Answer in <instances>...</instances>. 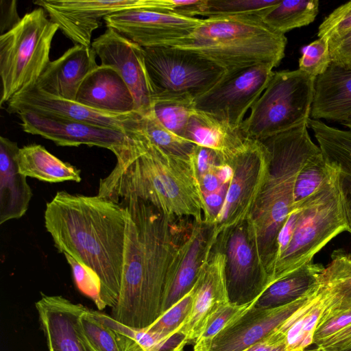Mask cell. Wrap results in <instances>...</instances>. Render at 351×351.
Listing matches in <instances>:
<instances>
[{
    "label": "cell",
    "mask_w": 351,
    "mask_h": 351,
    "mask_svg": "<svg viewBox=\"0 0 351 351\" xmlns=\"http://www.w3.org/2000/svg\"><path fill=\"white\" fill-rule=\"evenodd\" d=\"M216 173L222 184H229L234 175V169L229 162L221 161L216 167Z\"/></svg>",
    "instance_id": "obj_53"
},
{
    "label": "cell",
    "mask_w": 351,
    "mask_h": 351,
    "mask_svg": "<svg viewBox=\"0 0 351 351\" xmlns=\"http://www.w3.org/2000/svg\"><path fill=\"white\" fill-rule=\"evenodd\" d=\"M345 351H351V349H349V350H345Z\"/></svg>",
    "instance_id": "obj_57"
},
{
    "label": "cell",
    "mask_w": 351,
    "mask_h": 351,
    "mask_svg": "<svg viewBox=\"0 0 351 351\" xmlns=\"http://www.w3.org/2000/svg\"><path fill=\"white\" fill-rule=\"evenodd\" d=\"M336 172L326 162L321 151L307 158L295 179L293 208L319 191L334 177Z\"/></svg>",
    "instance_id": "obj_33"
},
{
    "label": "cell",
    "mask_w": 351,
    "mask_h": 351,
    "mask_svg": "<svg viewBox=\"0 0 351 351\" xmlns=\"http://www.w3.org/2000/svg\"><path fill=\"white\" fill-rule=\"evenodd\" d=\"M228 185L223 184L213 192L203 194L207 212L205 224L213 226L223 206Z\"/></svg>",
    "instance_id": "obj_47"
},
{
    "label": "cell",
    "mask_w": 351,
    "mask_h": 351,
    "mask_svg": "<svg viewBox=\"0 0 351 351\" xmlns=\"http://www.w3.org/2000/svg\"><path fill=\"white\" fill-rule=\"evenodd\" d=\"M90 313L116 334L123 351H183L186 344L190 342L181 330L163 336L147 328L125 326L99 310L90 309Z\"/></svg>",
    "instance_id": "obj_27"
},
{
    "label": "cell",
    "mask_w": 351,
    "mask_h": 351,
    "mask_svg": "<svg viewBox=\"0 0 351 351\" xmlns=\"http://www.w3.org/2000/svg\"><path fill=\"white\" fill-rule=\"evenodd\" d=\"M301 211V204L295 206L293 209L291 211L289 215H288L286 221H285L284 224L282 225L278 237H277V241H276V252L275 258L274 260V262L269 270V272L267 274V277L271 272L274 264L277 261V260L280 258L281 254L283 253V252L285 250L287 247L288 246L294 229L295 226L297 222V220L299 217L300 213Z\"/></svg>",
    "instance_id": "obj_44"
},
{
    "label": "cell",
    "mask_w": 351,
    "mask_h": 351,
    "mask_svg": "<svg viewBox=\"0 0 351 351\" xmlns=\"http://www.w3.org/2000/svg\"><path fill=\"white\" fill-rule=\"evenodd\" d=\"M351 30V1L334 10L320 24L317 36L334 42Z\"/></svg>",
    "instance_id": "obj_42"
},
{
    "label": "cell",
    "mask_w": 351,
    "mask_h": 351,
    "mask_svg": "<svg viewBox=\"0 0 351 351\" xmlns=\"http://www.w3.org/2000/svg\"><path fill=\"white\" fill-rule=\"evenodd\" d=\"M331 61L351 64V30L341 38L329 43Z\"/></svg>",
    "instance_id": "obj_48"
},
{
    "label": "cell",
    "mask_w": 351,
    "mask_h": 351,
    "mask_svg": "<svg viewBox=\"0 0 351 351\" xmlns=\"http://www.w3.org/2000/svg\"><path fill=\"white\" fill-rule=\"evenodd\" d=\"M77 331H78L80 338L84 341V344L88 348L89 351H98L95 348H93V346L88 341V340L84 337V336L82 335V333L80 331V330L77 327Z\"/></svg>",
    "instance_id": "obj_54"
},
{
    "label": "cell",
    "mask_w": 351,
    "mask_h": 351,
    "mask_svg": "<svg viewBox=\"0 0 351 351\" xmlns=\"http://www.w3.org/2000/svg\"><path fill=\"white\" fill-rule=\"evenodd\" d=\"M234 175L228 185L220 212L212 227L211 236L218 237L246 222L270 171V156L260 141L248 138L226 161Z\"/></svg>",
    "instance_id": "obj_10"
},
{
    "label": "cell",
    "mask_w": 351,
    "mask_h": 351,
    "mask_svg": "<svg viewBox=\"0 0 351 351\" xmlns=\"http://www.w3.org/2000/svg\"><path fill=\"white\" fill-rule=\"evenodd\" d=\"M315 287L279 307L259 308L252 305L217 335L209 351H243L265 339L309 298Z\"/></svg>",
    "instance_id": "obj_17"
},
{
    "label": "cell",
    "mask_w": 351,
    "mask_h": 351,
    "mask_svg": "<svg viewBox=\"0 0 351 351\" xmlns=\"http://www.w3.org/2000/svg\"><path fill=\"white\" fill-rule=\"evenodd\" d=\"M308 127L314 132L328 165L336 171L351 176V130L333 128L311 118Z\"/></svg>",
    "instance_id": "obj_31"
},
{
    "label": "cell",
    "mask_w": 351,
    "mask_h": 351,
    "mask_svg": "<svg viewBox=\"0 0 351 351\" xmlns=\"http://www.w3.org/2000/svg\"><path fill=\"white\" fill-rule=\"evenodd\" d=\"M351 116V64L330 62L317 76L311 110V119L342 123Z\"/></svg>",
    "instance_id": "obj_23"
},
{
    "label": "cell",
    "mask_w": 351,
    "mask_h": 351,
    "mask_svg": "<svg viewBox=\"0 0 351 351\" xmlns=\"http://www.w3.org/2000/svg\"><path fill=\"white\" fill-rule=\"evenodd\" d=\"M337 186L347 231L351 233V176L337 172Z\"/></svg>",
    "instance_id": "obj_45"
},
{
    "label": "cell",
    "mask_w": 351,
    "mask_h": 351,
    "mask_svg": "<svg viewBox=\"0 0 351 351\" xmlns=\"http://www.w3.org/2000/svg\"><path fill=\"white\" fill-rule=\"evenodd\" d=\"M75 101L107 113L125 114L136 112L134 97L118 71L102 64L86 76Z\"/></svg>",
    "instance_id": "obj_22"
},
{
    "label": "cell",
    "mask_w": 351,
    "mask_h": 351,
    "mask_svg": "<svg viewBox=\"0 0 351 351\" xmlns=\"http://www.w3.org/2000/svg\"><path fill=\"white\" fill-rule=\"evenodd\" d=\"M317 290L323 303L319 324L336 314L351 311V252H332L330 263L319 275Z\"/></svg>",
    "instance_id": "obj_25"
},
{
    "label": "cell",
    "mask_w": 351,
    "mask_h": 351,
    "mask_svg": "<svg viewBox=\"0 0 351 351\" xmlns=\"http://www.w3.org/2000/svg\"><path fill=\"white\" fill-rule=\"evenodd\" d=\"M129 135L128 144L115 154V167L100 180L98 195L117 204L138 198L170 220L187 217L204 223L207 212L193 154L186 158L167 153L149 142L139 128Z\"/></svg>",
    "instance_id": "obj_2"
},
{
    "label": "cell",
    "mask_w": 351,
    "mask_h": 351,
    "mask_svg": "<svg viewBox=\"0 0 351 351\" xmlns=\"http://www.w3.org/2000/svg\"><path fill=\"white\" fill-rule=\"evenodd\" d=\"M203 224L195 223L187 239L177 247L169 274L162 314L193 289L203 261L210 256L216 243L210 234L206 239Z\"/></svg>",
    "instance_id": "obj_20"
},
{
    "label": "cell",
    "mask_w": 351,
    "mask_h": 351,
    "mask_svg": "<svg viewBox=\"0 0 351 351\" xmlns=\"http://www.w3.org/2000/svg\"><path fill=\"white\" fill-rule=\"evenodd\" d=\"M72 269V274L79 291L89 298L99 311L106 308L101 298V285L97 275L69 254H64Z\"/></svg>",
    "instance_id": "obj_40"
},
{
    "label": "cell",
    "mask_w": 351,
    "mask_h": 351,
    "mask_svg": "<svg viewBox=\"0 0 351 351\" xmlns=\"http://www.w3.org/2000/svg\"><path fill=\"white\" fill-rule=\"evenodd\" d=\"M226 254L217 252L207 256L195 284L193 306L187 323L180 329L189 341H195L210 317L229 302L226 282Z\"/></svg>",
    "instance_id": "obj_18"
},
{
    "label": "cell",
    "mask_w": 351,
    "mask_h": 351,
    "mask_svg": "<svg viewBox=\"0 0 351 351\" xmlns=\"http://www.w3.org/2000/svg\"><path fill=\"white\" fill-rule=\"evenodd\" d=\"M337 171L324 186L301 204L291 239L269 273L266 288L313 261L332 239L347 231L337 186Z\"/></svg>",
    "instance_id": "obj_7"
},
{
    "label": "cell",
    "mask_w": 351,
    "mask_h": 351,
    "mask_svg": "<svg viewBox=\"0 0 351 351\" xmlns=\"http://www.w3.org/2000/svg\"><path fill=\"white\" fill-rule=\"evenodd\" d=\"M139 128L149 142L163 151L182 157L193 156L197 145L169 131L155 118L151 110L141 115Z\"/></svg>",
    "instance_id": "obj_34"
},
{
    "label": "cell",
    "mask_w": 351,
    "mask_h": 351,
    "mask_svg": "<svg viewBox=\"0 0 351 351\" xmlns=\"http://www.w3.org/2000/svg\"><path fill=\"white\" fill-rule=\"evenodd\" d=\"M40 7L26 13L0 36V105L34 88L50 62L53 38L59 29Z\"/></svg>",
    "instance_id": "obj_6"
},
{
    "label": "cell",
    "mask_w": 351,
    "mask_h": 351,
    "mask_svg": "<svg viewBox=\"0 0 351 351\" xmlns=\"http://www.w3.org/2000/svg\"><path fill=\"white\" fill-rule=\"evenodd\" d=\"M319 12V1H280L263 17L274 31L285 34L295 28L308 25Z\"/></svg>",
    "instance_id": "obj_32"
},
{
    "label": "cell",
    "mask_w": 351,
    "mask_h": 351,
    "mask_svg": "<svg viewBox=\"0 0 351 351\" xmlns=\"http://www.w3.org/2000/svg\"><path fill=\"white\" fill-rule=\"evenodd\" d=\"M322 312L317 284L309 298L276 330L285 335L286 351H304L313 344Z\"/></svg>",
    "instance_id": "obj_30"
},
{
    "label": "cell",
    "mask_w": 351,
    "mask_h": 351,
    "mask_svg": "<svg viewBox=\"0 0 351 351\" xmlns=\"http://www.w3.org/2000/svg\"><path fill=\"white\" fill-rule=\"evenodd\" d=\"M151 112L165 128L183 137L189 120L195 110L194 101L155 99Z\"/></svg>",
    "instance_id": "obj_36"
},
{
    "label": "cell",
    "mask_w": 351,
    "mask_h": 351,
    "mask_svg": "<svg viewBox=\"0 0 351 351\" xmlns=\"http://www.w3.org/2000/svg\"><path fill=\"white\" fill-rule=\"evenodd\" d=\"M287 42L261 16L242 15L203 19L191 34L170 47L197 52L231 72L258 64L278 66Z\"/></svg>",
    "instance_id": "obj_5"
},
{
    "label": "cell",
    "mask_w": 351,
    "mask_h": 351,
    "mask_svg": "<svg viewBox=\"0 0 351 351\" xmlns=\"http://www.w3.org/2000/svg\"><path fill=\"white\" fill-rule=\"evenodd\" d=\"M274 66L264 64L226 74L194 100L195 110L206 113L231 130H238L247 111L267 88Z\"/></svg>",
    "instance_id": "obj_11"
},
{
    "label": "cell",
    "mask_w": 351,
    "mask_h": 351,
    "mask_svg": "<svg viewBox=\"0 0 351 351\" xmlns=\"http://www.w3.org/2000/svg\"><path fill=\"white\" fill-rule=\"evenodd\" d=\"M183 137L218 152L222 161L233 156L249 138L240 128L231 130L213 117L197 110L190 117Z\"/></svg>",
    "instance_id": "obj_26"
},
{
    "label": "cell",
    "mask_w": 351,
    "mask_h": 351,
    "mask_svg": "<svg viewBox=\"0 0 351 351\" xmlns=\"http://www.w3.org/2000/svg\"><path fill=\"white\" fill-rule=\"evenodd\" d=\"M351 323V311L336 314L317 326L313 344L318 347Z\"/></svg>",
    "instance_id": "obj_43"
},
{
    "label": "cell",
    "mask_w": 351,
    "mask_h": 351,
    "mask_svg": "<svg viewBox=\"0 0 351 351\" xmlns=\"http://www.w3.org/2000/svg\"><path fill=\"white\" fill-rule=\"evenodd\" d=\"M308 128L306 123L260 141L269 151L270 171L245 223L265 285L275 258L278 233L293 209L296 175L307 158L321 151L312 141Z\"/></svg>",
    "instance_id": "obj_4"
},
{
    "label": "cell",
    "mask_w": 351,
    "mask_h": 351,
    "mask_svg": "<svg viewBox=\"0 0 351 351\" xmlns=\"http://www.w3.org/2000/svg\"><path fill=\"white\" fill-rule=\"evenodd\" d=\"M304 351H325L323 348H319V347H316L314 349H312V350H306Z\"/></svg>",
    "instance_id": "obj_56"
},
{
    "label": "cell",
    "mask_w": 351,
    "mask_h": 351,
    "mask_svg": "<svg viewBox=\"0 0 351 351\" xmlns=\"http://www.w3.org/2000/svg\"><path fill=\"white\" fill-rule=\"evenodd\" d=\"M0 8V33L2 35L15 27L21 18L18 13L16 1L1 0Z\"/></svg>",
    "instance_id": "obj_49"
},
{
    "label": "cell",
    "mask_w": 351,
    "mask_h": 351,
    "mask_svg": "<svg viewBox=\"0 0 351 351\" xmlns=\"http://www.w3.org/2000/svg\"><path fill=\"white\" fill-rule=\"evenodd\" d=\"M324 268L313 261L303 265L266 288L252 306L273 308L300 298L316 287Z\"/></svg>",
    "instance_id": "obj_28"
},
{
    "label": "cell",
    "mask_w": 351,
    "mask_h": 351,
    "mask_svg": "<svg viewBox=\"0 0 351 351\" xmlns=\"http://www.w3.org/2000/svg\"><path fill=\"white\" fill-rule=\"evenodd\" d=\"M127 216L123 206L98 195L61 191L46 204L45 226L54 245L97 275L106 308L119 295Z\"/></svg>",
    "instance_id": "obj_1"
},
{
    "label": "cell",
    "mask_w": 351,
    "mask_h": 351,
    "mask_svg": "<svg viewBox=\"0 0 351 351\" xmlns=\"http://www.w3.org/2000/svg\"><path fill=\"white\" fill-rule=\"evenodd\" d=\"M35 306L49 351H89L77 328V318L86 306L62 295L44 293Z\"/></svg>",
    "instance_id": "obj_19"
},
{
    "label": "cell",
    "mask_w": 351,
    "mask_h": 351,
    "mask_svg": "<svg viewBox=\"0 0 351 351\" xmlns=\"http://www.w3.org/2000/svg\"><path fill=\"white\" fill-rule=\"evenodd\" d=\"M243 351H286L285 335L276 330L265 339L250 346Z\"/></svg>",
    "instance_id": "obj_51"
},
{
    "label": "cell",
    "mask_w": 351,
    "mask_h": 351,
    "mask_svg": "<svg viewBox=\"0 0 351 351\" xmlns=\"http://www.w3.org/2000/svg\"><path fill=\"white\" fill-rule=\"evenodd\" d=\"M77 327L88 341L98 351H123L116 334L85 307L77 319Z\"/></svg>",
    "instance_id": "obj_37"
},
{
    "label": "cell",
    "mask_w": 351,
    "mask_h": 351,
    "mask_svg": "<svg viewBox=\"0 0 351 351\" xmlns=\"http://www.w3.org/2000/svg\"><path fill=\"white\" fill-rule=\"evenodd\" d=\"M315 77L298 69L274 72L240 130L261 141L308 123Z\"/></svg>",
    "instance_id": "obj_8"
},
{
    "label": "cell",
    "mask_w": 351,
    "mask_h": 351,
    "mask_svg": "<svg viewBox=\"0 0 351 351\" xmlns=\"http://www.w3.org/2000/svg\"><path fill=\"white\" fill-rule=\"evenodd\" d=\"M281 0H204L199 15L207 18L257 15L263 17Z\"/></svg>",
    "instance_id": "obj_35"
},
{
    "label": "cell",
    "mask_w": 351,
    "mask_h": 351,
    "mask_svg": "<svg viewBox=\"0 0 351 351\" xmlns=\"http://www.w3.org/2000/svg\"><path fill=\"white\" fill-rule=\"evenodd\" d=\"M143 49L153 101H194L226 73L217 63L193 51L170 46Z\"/></svg>",
    "instance_id": "obj_9"
},
{
    "label": "cell",
    "mask_w": 351,
    "mask_h": 351,
    "mask_svg": "<svg viewBox=\"0 0 351 351\" xmlns=\"http://www.w3.org/2000/svg\"><path fill=\"white\" fill-rule=\"evenodd\" d=\"M194 294L195 285L187 294L145 328L163 336H169L180 330L187 323L191 316L193 306Z\"/></svg>",
    "instance_id": "obj_38"
},
{
    "label": "cell",
    "mask_w": 351,
    "mask_h": 351,
    "mask_svg": "<svg viewBox=\"0 0 351 351\" xmlns=\"http://www.w3.org/2000/svg\"><path fill=\"white\" fill-rule=\"evenodd\" d=\"M24 132L49 139L58 146L82 145L110 150L114 155L129 143L124 132L32 112L17 114Z\"/></svg>",
    "instance_id": "obj_16"
},
{
    "label": "cell",
    "mask_w": 351,
    "mask_h": 351,
    "mask_svg": "<svg viewBox=\"0 0 351 351\" xmlns=\"http://www.w3.org/2000/svg\"><path fill=\"white\" fill-rule=\"evenodd\" d=\"M193 159L198 176L214 169L221 162V156L218 152L198 145L194 151Z\"/></svg>",
    "instance_id": "obj_46"
},
{
    "label": "cell",
    "mask_w": 351,
    "mask_h": 351,
    "mask_svg": "<svg viewBox=\"0 0 351 351\" xmlns=\"http://www.w3.org/2000/svg\"><path fill=\"white\" fill-rule=\"evenodd\" d=\"M330 62L328 40L319 38L303 49L299 69L316 77L327 69Z\"/></svg>",
    "instance_id": "obj_41"
},
{
    "label": "cell",
    "mask_w": 351,
    "mask_h": 351,
    "mask_svg": "<svg viewBox=\"0 0 351 351\" xmlns=\"http://www.w3.org/2000/svg\"><path fill=\"white\" fill-rule=\"evenodd\" d=\"M17 163L21 173L42 181L80 182L82 180L80 169L62 161L41 145L31 144L20 148Z\"/></svg>",
    "instance_id": "obj_29"
},
{
    "label": "cell",
    "mask_w": 351,
    "mask_h": 351,
    "mask_svg": "<svg viewBox=\"0 0 351 351\" xmlns=\"http://www.w3.org/2000/svg\"><path fill=\"white\" fill-rule=\"evenodd\" d=\"M96 56L91 46L73 45L49 62L34 87L49 95L75 101L82 82L98 66Z\"/></svg>",
    "instance_id": "obj_21"
},
{
    "label": "cell",
    "mask_w": 351,
    "mask_h": 351,
    "mask_svg": "<svg viewBox=\"0 0 351 351\" xmlns=\"http://www.w3.org/2000/svg\"><path fill=\"white\" fill-rule=\"evenodd\" d=\"M91 47L101 64L114 68L123 78L134 97L136 112H149L153 100L143 47L112 28L96 38Z\"/></svg>",
    "instance_id": "obj_15"
},
{
    "label": "cell",
    "mask_w": 351,
    "mask_h": 351,
    "mask_svg": "<svg viewBox=\"0 0 351 351\" xmlns=\"http://www.w3.org/2000/svg\"><path fill=\"white\" fill-rule=\"evenodd\" d=\"M17 143L0 137V223L19 219L27 212L33 196L27 177L17 163Z\"/></svg>",
    "instance_id": "obj_24"
},
{
    "label": "cell",
    "mask_w": 351,
    "mask_h": 351,
    "mask_svg": "<svg viewBox=\"0 0 351 351\" xmlns=\"http://www.w3.org/2000/svg\"><path fill=\"white\" fill-rule=\"evenodd\" d=\"M203 19L142 8L113 13L104 19L112 28L142 47L170 46L190 34Z\"/></svg>",
    "instance_id": "obj_12"
},
{
    "label": "cell",
    "mask_w": 351,
    "mask_h": 351,
    "mask_svg": "<svg viewBox=\"0 0 351 351\" xmlns=\"http://www.w3.org/2000/svg\"><path fill=\"white\" fill-rule=\"evenodd\" d=\"M6 110L10 114L32 112L112 128L127 134L138 127L141 118L137 112L117 114L98 111L76 101L49 95L35 87L12 98Z\"/></svg>",
    "instance_id": "obj_14"
},
{
    "label": "cell",
    "mask_w": 351,
    "mask_h": 351,
    "mask_svg": "<svg viewBox=\"0 0 351 351\" xmlns=\"http://www.w3.org/2000/svg\"><path fill=\"white\" fill-rule=\"evenodd\" d=\"M34 3L45 10L74 45L91 46L93 31L104 19L130 9L149 10L150 0H37Z\"/></svg>",
    "instance_id": "obj_13"
},
{
    "label": "cell",
    "mask_w": 351,
    "mask_h": 351,
    "mask_svg": "<svg viewBox=\"0 0 351 351\" xmlns=\"http://www.w3.org/2000/svg\"><path fill=\"white\" fill-rule=\"evenodd\" d=\"M254 302L238 305L228 302L220 307L208 319L200 336L195 341L193 351H209L212 341L231 322L239 317Z\"/></svg>",
    "instance_id": "obj_39"
},
{
    "label": "cell",
    "mask_w": 351,
    "mask_h": 351,
    "mask_svg": "<svg viewBox=\"0 0 351 351\" xmlns=\"http://www.w3.org/2000/svg\"><path fill=\"white\" fill-rule=\"evenodd\" d=\"M199 180L203 194L213 192L223 185L217 177L216 167L199 176Z\"/></svg>",
    "instance_id": "obj_52"
},
{
    "label": "cell",
    "mask_w": 351,
    "mask_h": 351,
    "mask_svg": "<svg viewBox=\"0 0 351 351\" xmlns=\"http://www.w3.org/2000/svg\"><path fill=\"white\" fill-rule=\"evenodd\" d=\"M127 210L124 261L118 300L111 316L145 328L162 314L169 274L178 246L170 219L138 198L119 202Z\"/></svg>",
    "instance_id": "obj_3"
},
{
    "label": "cell",
    "mask_w": 351,
    "mask_h": 351,
    "mask_svg": "<svg viewBox=\"0 0 351 351\" xmlns=\"http://www.w3.org/2000/svg\"><path fill=\"white\" fill-rule=\"evenodd\" d=\"M343 125L351 130V116L345 121L341 123Z\"/></svg>",
    "instance_id": "obj_55"
},
{
    "label": "cell",
    "mask_w": 351,
    "mask_h": 351,
    "mask_svg": "<svg viewBox=\"0 0 351 351\" xmlns=\"http://www.w3.org/2000/svg\"><path fill=\"white\" fill-rule=\"evenodd\" d=\"M318 347L325 351H345L351 349V323Z\"/></svg>",
    "instance_id": "obj_50"
}]
</instances>
